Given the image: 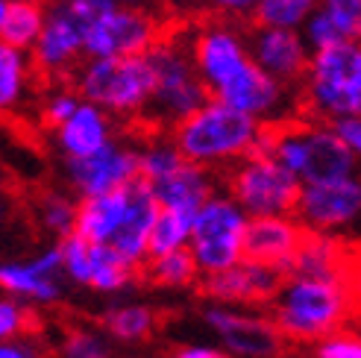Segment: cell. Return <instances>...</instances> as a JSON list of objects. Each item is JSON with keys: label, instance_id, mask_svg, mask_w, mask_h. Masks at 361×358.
I'll list each match as a JSON object with an SVG mask.
<instances>
[{"label": "cell", "instance_id": "1", "mask_svg": "<svg viewBox=\"0 0 361 358\" xmlns=\"http://www.w3.org/2000/svg\"><path fill=\"white\" fill-rule=\"evenodd\" d=\"M267 127L232 106L209 97L200 109L191 112L171 130L173 144L188 162L203 168H229L250 153L264 150Z\"/></svg>", "mask_w": 361, "mask_h": 358}, {"label": "cell", "instance_id": "2", "mask_svg": "<svg viewBox=\"0 0 361 358\" xmlns=\"http://www.w3.org/2000/svg\"><path fill=\"white\" fill-rule=\"evenodd\" d=\"M264 153L291 171L302 185L332 183V179L358 173V162L341 141L332 123L309 115H294L264 132Z\"/></svg>", "mask_w": 361, "mask_h": 358}, {"label": "cell", "instance_id": "3", "mask_svg": "<svg viewBox=\"0 0 361 358\" xmlns=\"http://www.w3.org/2000/svg\"><path fill=\"white\" fill-rule=\"evenodd\" d=\"M350 279H314L300 273H285L276 297L270 300L276 323L285 341H320L344 326L353 311Z\"/></svg>", "mask_w": 361, "mask_h": 358}, {"label": "cell", "instance_id": "4", "mask_svg": "<svg viewBox=\"0 0 361 358\" xmlns=\"http://www.w3.org/2000/svg\"><path fill=\"white\" fill-rule=\"evenodd\" d=\"M300 112L335 123L361 115V42L314 50L300 80Z\"/></svg>", "mask_w": 361, "mask_h": 358}, {"label": "cell", "instance_id": "5", "mask_svg": "<svg viewBox=\"0 0 361 358\" xmlns=\"http://www.w3.org/2000/svg\"><path fill=\"white\" fill-rule=\"evenodd\" d=\"M147 59L156 70V88L141 118H150L161 130H173L179 121L200 109L212 94L194 68L191 42L161 32V39L147 50Z\"/></svg>", "mask_w": 361, "mask_h": 358}, {"label": "cell", "instance_id": "6", "mask_svg": "<svg viewBox=\"0 0 361 358\" xmlns=\"http://www.w3.org/2000/svg\"><path fill=\"white\" fill-rule=\"evenodd\" d=\"M156 88V70L147 53L141 56H100L77 68L74 92L118 118H135L147 109Z\"/></svg>", "mask_w": 361, "mask_h": 358}, {"label": "cell", "instance_id": "7", "mask_svg": "<svg viewBox=\"0 0 361 358\" xmlns=\"http://www.w3.org/2000/svg\"><path fill=\"white\" fill-rule=\"evenodd\" d=\"M226 194L235 200L247 218H270V214H294L300 200V179L282 168L270 153H250L229 165Z\"/></svg>", "mask_w": 361, "mask_h": 358}, {"label": "cell", "instance_id": "8", "mask_svg": "<svg viewBox=\"0 0 361 358\" xmlns=\"http://www.w3.org/2000/svg\"><path fill=\"white\" fill-rule=\"evenodd\" d=\"M247 211L224 191H214L209 200L197 209L188 249L197 261L200 276L218 273L224 267H232L244 259V229H247Z\"/></svg>", "mask_w": 361, "mask_h": 358}, {"label": "cell", "instance_id": "9", "mask_svg": "<svg viewBox=\"0 0 361 358\" xmlns=\"http://www.w3.org/2000/svg\"><path fill=\"white\" fill-rule=\"evenodd\" d=\"M212 97H218L221 103L232 106V109L262 121L264 127H276V123L300 115V94L291 92V85L264 74L252 59L238 74H232Z\"/></svg>", "mask_w": 361, "mask_h": 358}, {"label": "cell", "instance_id": "10", "mask_svg": "<svg viewBox=\"0 0 361 358\" xmlns=\"http://www.w3.org/2000/svg\"><path fill=\"white\" fill-rule=\"evenodd\" d=\"M294 218L309 232L341 235L361 223V173H350L332 183L302 185Z\"/></svg>", "mask_w": 361, "mask_h": 358}, {"label": "cell", "instance_id": "11", "mask_svg": "<svg viewBox=\"0 0 361 358\" xmlns=\"http://www.w3.org/2000/svg\"><path fill=\"white\" fill-rule=\"evenodd\" d=\"M161 39V27L156 18L135 6L118 4L82 32V56H141Z\"/></svg>", "mask_w": 361, "mask_h": 358}, {"label": "cell", "instance_id": "12", "mask_svg": "<svg viewBox=\"0 0 361 358\" xmlns=\"http://www.w3.org/2000/svg\"><path fill=\"white\" fill-rule=\"evenodd\" d=\"M206 326L221 338L224 350L235 358H274L279 355L285 338L276 329V323L270 317L262 314H247L224 306V302H212L209 309H203Z\"/></svg>", "mask_w": 361, "mask_h": 358}, {"label": "cell", "instance_id": "13", "mask_svg": "<svg viewBox=\"0 0 361 358\" xmlns=\"http://www.w3.org/2000/svg\"><path fill=\"white\" fill-rule=\"evenodd\" d=\"M65 176H68V185L80 197H94L115 188H126L138 179V150L112 138L94 153L68 159Z\"/></svg>", "mask_w": 361, "mask_h": 358}, {"label": "cell", "instance_id": "14", "mask_svg": "<svg viewBox=\"0 0 361 358\" xmlns=\"http://www.w3.org/2000/svg\"><path fill=\"white\" fill-rule=\"evenodd\" d=\"M191 56L203 85L209 88V94H214L232 74H238L250 62L247 35L224 21L206 24L191 35Z\"/></svg>", "mask_w": 361, "mask_h": 358}, {"label": "cell", "instance_id": "15", "mask_svg": "<svg viewBox=\"0 0 361 358\" xmlns=\"http://www.w3.org/2000/svg\"><path fill=\"white\" fill-rule=\"evenodd\" d=\"M282 279L285 273L279 267L241 259L218 273L200 276V291L212 302H224V306H262L276 297Z\"/></svg>", "mask_w": 361, "mask_h": 358}, {"label": "cell", "instance_id": "16", "mask_svg": "<svg viewBox=\"0 0 361 358\" xmlns=\"http://www.w3.org/2000/svg\"><path fill=\"white\" fill-rule=\"evenodd\" d=\"M244 35H247L250 59L256 62L264 74L276 77L285 85H300L305 68H309V59H312V50L305 44L300 30L252 24Z\"/></svg>", "mask_w": 361, "mask_h": 358}, {"label": "cell", "instance_id": "17", "mask_svg": "<svg viewBox=\"0 0 361 358\" xmlns=\"http://www.w3.org/2000/svg\"><path fill=\"white\" fill-rule=\"evenodd\" d=\"M82 59V27L56 0L44 9V27L32 44V68L47 77H62Z\"/></svg>", "mask_w": 361, "mask_h": 358}, {"label": "cell", "instance_id": "18", "mask_svg": "<svg viewBox=\"0 0 361 358\" xmlns=\"http://www.w3.org/2000/svg\"><path fill=\"white\" fill-rule=\"evenodd\" d=\"M62 261L59 247H47L39 256L27 261H4L0 264V291L35 302V306H50L62 297Z\"/></svg>", "mask_w": 361, "mask_h": 358}, {"label": "cell", "instance_id": "19", "mask_svg": "<svg viewBox=\"0 0 361 358\" xmlns=\"http://www.w3.org/2000/svg\"><path fill=\"white\" fill-rule=\"evenodd\" d=\"M302 235H305V229L294 214L250 218L244 229V259L274 264L282 273H288Z\"/></svg>", "mask_w": 361, "mask_h": 358}, {"label": "cell", "instance_id": "20", "mask_svg": "<svg viewBox=\"0 0 361 358\" xmlns=\"http://www.w3.org/2000/svg\"><path fill=\"white\" fill-rule=\"evenodd\" d=\"M156 214H159V200L153 197L150 185L138 176L135 183L126 185V211H123V221L115 232V238L109 241L126 261L138 267V271L150 259L147 244H150Z\"/></svg>", "mask_w": 361, "mask_h": 358}, {"label": "cell", "instance_id": "21", "mask_svg": "<svg viewBox=\"0 0 361 358\" xmlns=\"http://www.w3.org/2000/svg\"><path fill=\"white\" fill-rule=\"evenodd\" d=\"M53 130H56V147L65 153V159H80L112 141V115L97 103L80 100L71 118Z\"/></svg>", "mask_w": 361, "mask_h": 358}, {"label": "cell", "instance_id": "22", "mask_svg": "<svg viewBox=\"0 0 361 358\" xmlns=\"http://www.w3.org/2000/svg\"><path fill=\"white\" fill-rule=\"evenodd\" d=\"M350 267H353V259L338 235L305 229L288 273L314 276V279H350Z\"/></svg>", "mask_w": 361, "mask_h": 358}, {"label": "cell", "instance_id": "23", "mask_svg": "<svg viewBox=\"0 0 361 358\" xmlns=\"http://www.w3.org/2000/svg\"><path fill=\"white\" fill-rule=\"evenodd\" d=\"M153 197L159 200V206H168V209H188V211H197L209 197L218 191V173L212 168H203V165H194V162H185L179 165L176 171H171L165 179L159 183H147Z\"/></svg>", "mask_w": 361, "mask_h": 358}, {"label": "cell", "instance_id": "24", "mask_svg": "<svg viewBox=\"0 0 361 358\" xmlns=\"http://www.w3.org/2000/svg\"><path fill=\"white\" fill-rule=\"evenodd\" d=\"M126 211V188H115L106 194L82 197L77 203V226L74 232L94 244H109L123 221Z\"/></svg>", "mask_w": 361, "mask_h": 358}, {"label": "cell", "instance_id": "25", "mask_svg": "<svg viewBox=\"0 0 361 358\" xmlns=\"http://www.w3.org/2000/svg\"><path fill=\"white\" fill-rule=\"evenodd\" d=\"M141 276L135 264L126 261L112 244H94L88 249V285L100 294H118L126 291Z\"/></svg>", "mask_w": 361, "mask_h": 358}, {"label": "cell", "instance_id": "26", "mask_svg": "<svg viewBox=\"0 0 361 358\" xmlns=\"http://www.w3.org/2000/svg\"><path fill=\"white\" fill-rule=\"evenodd\" d=\"M42 27H44V4H39V0H9L4 27H0V42H6L18 50H32Z\"/></svg>", "mask_w": 361, "mask_h": 358}, {"label": "cell", "instance_id": "27", "mask_svg": "<svg viewBox=\"0 0 361 358\" xmlns=\"http://www.w3.org/2000/svg\"><path fill=\"white\" fill-rule=\"evenodd\" d=\"M141 273L147 282L159 285V288H188V285L200 282V271H197V261L188 247L150 256L147 264L141 267Z\"/></svg>", "mask_w": 361, "mask_h": 358}, {"label": "cell", "instance_id": "28", "mask_svg": "<svg viewBox=\"0 0 361 358\" xmlns=\"http://www.w3.org/2000/svg\"><path fill=\"white\" fill-rule=\"evenodd\" d=\"M103 329L106 335H112L115 341L123 344H135L150 338L156 329V311L150 306H141V302H123V306H112L103 314Z\"/></svg>", "mask_w": 361, "mask_h": 358}, {"label": "cell", "instance_id": "29", "mask_svg": "<svg viewBox=\"0 0 361 358\" xmlns=\"http://www.w3.org/2000/svg\"><path fill=\"white\" fill-rule=\"evenodd\" d=\"M30 68L32 62L27 59V50L0 42V115L18 109V103L24 100Z\"/></svg>", "mask_w": 361, "mask_h": 358}, {"label": "cell", "instance_id": "30", "mask_svg": "<svg viewBox=\"0 0 361 358\" xmlns=\"http://www.w3.org/2000/svg\"><path fill=\"white\" fill-rule=\"evenodd\" d=\"M194 214L188 209H168V206H159L156 214V223L150 232V256H161V253H171V249H183L191 241V226H194Z\"/></svg>", "mask_w": 361, "mask_h": 358}, {"label": "cell", "instance_id": "31", "mask_svg": "<svg viewBox=\"0 0 361 358\" xmlns=\"http://www.w3.org/2000/svg\"><path fill=\"white\" fill-rule=\"evenodd\" d=\"M314 9L317 0H259L256 12H252V24L300 30Z\"/></svg>", "mask_w": 361, "mask_h": 358}, {"label": "cell", "instance_id": "32", "mask_svg": "<svg viewBox=\"0 0 361 358\" xmlns=\"http://www.w3.org/2000/svg\"><path fill=\"white\" fill-rule=\"evenodd\" d=\"M185 162L171 135H156L144 150H138V176L144 183H159Z\"/></svg>", "mask_w": 361, "mask_h": 358}, {"label": "cell", "instance_id": "33", "mask_svg": "<svg viewBox=\"0 0 361 358\" xmlns=\"http://www.w3.org/2000/svg\"><path fill=\"white\" fill-rule=\"evenodd\" d=\"M35 214H39L44 232H50L53 238H65L77 226V203L68 194H56V191L44 194L39 206H35Z\"/></svg>", "mask_w": 361, "mask_h": 358}, {"label": "cell", "instance_id": "34", "mask_svg": "<svg viewBox=\"0 0 361 358\" xmlns=\"http://www.w3.org/2000/svg\"><path fill=\"white\" fill-rule=\"evenodd\" d=\"M56 247H59L62 273L74 285H88V249H92V241L71 232V235L59 238Z\"/></svg>", "mask_w": 361, "mask_h": 358}, {"label": "cell", "instance_id": "35", "mask_svg": "<svg viewBox=\"0 0 361 358\" xmlns=\"http://www.w3.org/2000/svg\"><path fill=\"white\" fill-rule=\"evenodd\" d=\"M317 9L332 18L347 42H361V0H317Z\"/></svg>", "mask_w": 361, "mask_h": 358}, {"label": "cell", "instance_id": "36", "mask_svg": "<svg viewBox=\"0 0 361 358\" xmlns=\"http://www.w3.org/2000/svg\"><path fill=\"white\" fill-rule=\"evenodd\" d=\"M300 32H302V39H305V44H309V50L314 53V50H326V47H335V44H344L347 39H344V32H341L338 27H335V21L326 15V12H320V9H314L312 15H309V21H305L302 27H300Z\"/></svg>", "mask_w": 361, "mask_h": 358}, {"label": "cell", "instance_id": "37", "mask_svg": "<svg viewBox=\"0 0 361 358\" xmlns=\"http://www.w3.org/2000/svg\"><path fill=\"white\" fill-rule=\"evenodd\" d=\"M27 329H32V311L24 306V300L0 294V341L21 338Z\"/></svg>", "mask_w": 361, "mask_h": 358}, {"label": "cell", "instance_id": "38", "mask_svg": "<svg viewBox=\"0 0 361 358\" xmlns=\"http://www.w3.org/2000/svg\"><path fill=\"white\" fill-rule=\"evenodd\" d=\"M62 358H109L103 335L92 329H74L62 341Z\"/></svg>", "mask_w": 361, "mask_h": 358}, {"label": "cell", "instance_id": "39", "mask_svg": "<svg viewBox=\"0 0 361 358\" xmlns=\"http://www.w3.org/2000/svg\"><path fill=\"white\" fill-rule=\"evenodd\" d=\"M77 106H80V94L74 92V88H56V92H50L44 97L42 121L47 123V127H59L62 121L71 118V112H74Z\"/></svg>", "mask_w": 361, "mask_h": 358}, {"label": "cell", "instance_id": "40", "mask_svg": "<svg viewBox=\"0 0 361 358\" xmlns=\"http://www.w3.org/2000/svg\"><path fill=\"white\" fill-rule=\"evenodd\" d=\"M56 4H59L71 18H74V21L82 27V32H85L88 24H94L100 15H106L109 9H115L118 0H56Z\"/></svg>", "mask_w": 361, "mask_h": 358}, {"label": "cell", "instance_id": "41", "mask_svg": "<svg viewBox=\"0 0 361 358\" xmlns=\"http://www.w3.org/2000/svg\"><path fill=\"white\" fill-rule=\"evenodd\" d=\"M314 358H361V338L332 332L317 341Z\"/></svg>", "mask_w": 361, "mask_h": 358}, {"label": "cell", "instance_id": "42", "mask_svg": "<svg viewBox=\"0 0 361 358\" xmlns=\"http://www.w3.org/2000/svg\"><path fill=\"white\" fill-rule=\"evenodd\" d=\"M335 132L341 135V141L350 147V153L355 156V162L361 165V115H353V118H341L332 123Z\"/></svg>", "mask_w": 361, "mask_h": 358}, {"label": "cell", "instance_id": "43", "mask_svg": "<svg viewBox=\"0 0 361 358\" xmlns=\"http://www.w3.org/2000/svg\"><path fill=\"white\" fill-rule=\"evenodd\" d=\"M209 4L218 12L229 15V18H252V12H256V6H259V0H209Z\"/></svg>", "mask_w": 361, "mask_h": 358}, {"label": "cell", "instance_id": "44", "mask_svg": "<svg viewBox=\"0 0 361 358\" xmlns=\"http://www.w3.org/2000/svg\"><path fill=\"white\" fill-rule=\"evenodd\" d=\"M0 358H39V352L32 344L9 338V341H0Z\"/></svg>", "mask_w": 361, "mask_h": 358}, {"label": "cell", "instance_id": "45", "mask_svg": "<svg viewBox=\"0 0 361 358\" xmlns=\"http://www.w3.org/2000/svg\"><path fill=\"white\" fill-rule=\"evenodd\" d=\"M173 358H232L226 350H218V347H203V344H191V347H183L176 350Z\"/></svg>", "mask_w": 361, "mask_h": 358}, {"label": "cell", "instance_id": "46", "mask_svg": "<svg viewBox=\"0 0 361 358\" xmlns=\"http://www.w3.org/2000/svg\"><path fill=\"white\" fill-rule=\"evenodd\" d=\"M350 288H353V297L361 302V261L350 267Z\"/></svg>", "mask_w": 361, "mask_h": 358}, {"label": "cell", "instance_id": "47", "mask_svg": "<svg viewBox=\"0 0 361 358\" xmlns=\"http://www.w3.org/2000/svg\"><path fill=\"white\" fill-rule=\"evenodd\" d=\"M6 4L9 0H0V27H4V18H6Z\"/></svg>", "mask_w": 361, "mask_h": 358}, {"label": "cell", "instance_id": "48", "mask_svg": "<svg viewBox=\"0 0 361 358\" xmlns=\"http://www.w3.org/2000/svg\"><path fill=\"white\" fill-rule=\"evenodd\" d=\"M118 4H123V6H135L138 0H118Z\"/></svg>", "mask_w": 361, "mask_h": 358}, {"label": "cell", "instance_id": "49", "mask_svg": "<svg viewBox=\"0 0 361 358\" xmlns=\"http://www.w3.org/2000/svg\"><path fill=\"white\" fill-rule=\"evenodd\" d=\"M0 218H4V203H0Z\"/></svg>", "mask_w": 361, "mask_h": 358}, {"label": "cell", "instance_id": "50", "mask_svg": "<svg viewBox=\"0 0 361 358\" xmlns=\"http://www.w3.org/2000/svg\"><path fill=\"white\" fill-rule=\"evenodd\" d=\"M39 4H44V0H39Z\"/></svg>", "mask_w": 361, "mask_h": 358}]
</instances>
